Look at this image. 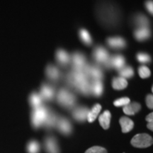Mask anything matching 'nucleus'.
Returning <instances> with one entry per match:
<instances>
[{"mask_svg":"<svg viewBox=\"0 0 153 153\" xmlns=\"http://www.w3.org/2000/svg\"><path fill=\"white\" fill-rule=\"evenodd\" d=\"M66 82L70 87L74 88L76 90L85 95H89L91 92L89 78L84 70H74L67 74Z\"/></svg>","mask_w":153,"mask_h":153,"instance_id":"1","label":"nucleus"},{"mask_svg":"<svg viewBox=\"0 0 153 153\" xmlns=\"http://www.w3.org/2000/svg\"><path fill=\"white\" fill-rule=\"evenodd\" d=\"M97 12L101 20L104 24L108 25L116 24L118 20V12L117 9L109 2H101L99 4Z\"/></svg>","mask_w":153,"mask_h":153,"instance_id":"2","label":"nucleus"},{"mask_svg":"<svg viewBox=\"0 0 153 153\" xmlns=\"http://www.w3.org/2000/svg\"><path fill=\"white\" fill-rule=\"evenodd\" d=\"M110 55L108 51L102 46L96 47L93 51V58L98 65H102L107 69H110Z\"/></svg>","mask_w":153,"mask_h":153,"instance_id":"3","label":"nucleus"},{"mask_svg":"<svg viewBox=\"0 0 153 153\" xmlns=\"http://www.w3.org/2000/svg\"><path fill=\"white\" fill-rule=\"evenodd\" d=\"M57 99L59 104L65 108H71L76 102L75 96L66 89H61L58 91Z\"/></svg>","mask_w":153,"mask_h":153,"instance_id":"4","label":"nucleus"},{"mask_svg":"<svg viewBox=\"0 0 153 153\" xmlns=\"http://www.w3.org/2000/svg\"><path fill=\"white\" fill-rule=\"evenodd\" d=\"M48 113L49 110L42 105L34 108L32 113V123L34 127L38 128L43 125Z\"/></svg>","mask_w":153,"mask_h":153,"instance_id":"5","label":"nucleus"},{"mask_svg":"<svg viewBox=\"0 0 153 153\" xmlns=\"http://www.w3.org/2000/svg\"><path fill=\"white\" fill-rule=\"evenodd\" d=\"M152 137L147 133L137 134L131 140V144L135 148H145L152 145Z\"/></svg>","mask_w":153,"mask_h":153,"instance_id":"6","label":"nucleus"},{"mask_svg":"<svg viewBox=\"0 0 153 153\" xmlns=\"http://www.w3.org/2000/svg\"><path fill=\"white\" fill-rule=\"evenodd\" d=\"M84 70L89 78H92L93 80H101L104 77L102 70L100 67L95 65L87 64L84 68Z\"/></svg>","mask_w":153,"mask_h":153,"instance_id":"7","label":"nucleus"},{"mask_svg":"<svg viewBox=\"0 0 153 153\" xmlns=\"http://www.w3.org/2000/svg\"><path fill=\"white\" fill-rule=\"evenodd\" d=\"M70 61H72V69L74 70H82L87 64L85 56L79 52L74 53L70 57Z\"/></svg>","mask_w":153,"mask_h":153,"instance_id":"8","label":"nucleus"},{"mask_svg":"<svg viewBox=\"0 0 153 153\" xmlns=\"http://www.w3.org/2000/svg\"><path fill=\"white\" fill-rule=\"evenodd\" d=\"M45 74L49 79L57 81L61 78V72L57 67L53 65H48L45 70Z\"/></svg>","mask_w":153,"mask_h":153,"instance_id":"9","label":"nucleus"},{"mask_svg":"<svg viewBox=\"0 0 153 153\" xmlns=\"http://www.w3.org/2000/svg\"><path fill=\"white\" fill-rule=\"evenodd\" d=\"M106 43L110 48L114 49H122L126 46V42L121 37H110L107 38Z\"/></svg>","mask_w":153,"mask_h":153,"instance_id":"10","label":"nucleus"},{"mask_svg":"<svg viewBox=\"0 0 153 153\" xmlns=\"http://www.w3.org/2000/svg\"><path fill=\"white\" fill-rule=\"evenodd\" d=\"M126 60L122 55H115L110 57V68L119 70L125 66Z\"/></svg>","mask_w":153,"mask_h":153,"instance_id":"11","label":"nucleus"},{"mask_svg":"<svg viewBox=\"0 0 153 153\" xmlns=\"http://www.w3.org/2000/svg\"><path fill=\"white\" fill-rule=\"evenodd\" d=\"M42 99L45 100H51L53 99L55 96V89L52 86L48 85V84H43L41 87V94Z\"/></svg>","mask_w":153,"mask_h":153,"instance_id":"12","label":"nucleus"},{"mask_svg":"<svg viewBox=\"0 0 153 153\" xmlns=\"http://www.w3.org/2000/svg\"><path fill=\"white\" fill-rule=\"evenodd\" d=\"M55 57H56L57 62L62 66H67L70 62V55L62 49L57 50Z\"/></svg>","mask_w":153,"mask_h":153,"instance_id":"13","label":"nucleus"},{"mask_svg":"<svg viewBox=\"0 0 153 153\" xmlns=\"http://www.w3.org/2000/svg\"><path fill=\"white\" fill-rule=\"evenodd\" d=\"M57 127L59 131L65 135H69L72 131V126L67 118H62L57 120Z\"/></svg>","mask_w":153,"mask_h":153,"instance_id":"14","label":"nucleus"},{"mask_svg":"<svg viewBox=\"0 0 153 153\" xmlns=\"http://www.w3.org/2000/svg\"><path fill=\"white\" fill-rule=\"evenodd\" d=\"M89 109L87 107H78L72 112V116L78 121H85L87 119Z\"/></svg>","mask_w":153,"mask_h":153,"instance_id":"15","label":"nucleus"},{"mask_svg":"<svg viewBox=\"0 0 153 153\" xmlns=\"http://www.w3.org/2000/svg\"><path fill=\"white\" fill-rule=\"evenodd\" d=\"M134 36L139 41H145L150 38V30L149 28H137L134 32Z\"/></svg>","mask_w":153,"mask_h":153,"instance_id":"16","label":"nucleus"},{"mask_svg":"<svg viewBox=\"0 0 153 153\" xmlns=\"http://www.w3.org/2000/svg\"><path fill=\"white\" fill-rule=\"evenodd\" d=\"M45 149L48 153H59V148L56 140L53 137H48L45 142Z\"/></svg>","mask_w":153,"mask_h":153,"instance_id":"17","label":"nucleus"},{"mask_svg":"<svg viewBox=\"0 0 153 153\" xmlns=\"http://www.w3.org/2000/svg\"><path fill=\"white\" fill-rule=\"evenodd\" d=\"M133 22L134 24L138 28H149L150 26L148 19L142 14L135 15L133 18Z\"/></svg>","mask_w":153,"mask_h":153,"instance_id":"18","label":"nucleus"},{"mask_svg":"<svg viewBox=\"0 0 153 153\" xmlns=\"http://www.w3.org/2000/svg\"><path fill=\"white\" fill-rule=\"evenodd\" d=\"M90 89L96 97H100L104 91V86L101 80H93L90 83Z\"/></svg>","mask_w":153,"mask_h":153,"instance_id":"19","label":"nucleus"},{"mask_svg":"<svg viewBox=\"0 0 153 153\" xmlns=\"http://www.w3.org/2000/svg\"><path fill=\"white\" fill-rule=\"evenodd\" d=\"M120 124L121 126L122 132L124 133L130 132L134 127L133 121L128 117L120 118Z\"/></svg>","mask_w":153,"mask_h":153,"instance_id":"20","label":"nucleus"},{"mask_svg":"<svg viewBox=\"0 0 153 153\" xmlns=\"http://www.w3.org/2000/svg\"><path fill=\"white\" fill-rule=\"evenodd\" d=\"M111 117V113L108 111H105L99 116V123H100L101 126H102V128L106 130L109 128Z\"/></svg>","mask_w":153,"mask_h":153,"instance_id":"21","label":"nucleus"},{"mask_svg":"<svg viewBox=\"0 0 153 153\" xmlns=\"http://www.w3.org/2000/svg\"><path fill=\"white\" fill-rule=\"evenodd\" d=\"M128 86V82L123 77H114L112 81V87L116 90H121Z\"/></svg>","mask_w":153,"mask_h":153,"instance_id":"22","label":"nucleus"},{"mask_svg":"<svg viewBox=\"0 0 153 153\" xmlns=\"http://www.w3.org/2000/svg\"><path fill=\"white\" fill-rule=\"evenodd\" d=\"M140 104H139L137 102H134L124 106L123 111L127 115H134L139 111L140 109Z\"/></svg>","mask_w":153,"mask_h":153,"instance_id":"23","label":"nucleus"},{"mask_svg":"<svg viewBox=\"0 0 153 153\" xmlns=\"http://www.w3.org/2000/svg\"><path fill=\"white\" fill-rule=\"evenodd\" d=\"M101 106L100 104H96L95 106H94V107L91 108V111H89V113H88L87 115V119L89 123H91V122L94 121L97 118V116L99 113L101 111Z\"/></svg>","mask_w":153,"mask_h":153,"instance_id":"24","label":"nucleus"},{"mask_svg":"<svg viewBox=\"0 0 153 153\" xmlns=\"http://www.w3.org/2000/svg\"><path fill=\"white\" fill-rule=\"evenodd\" d=\"M57 120H58V119H57V117L55 114L51 111H49L43 125L46 126L47 128H52L56 125Z\"/></svg>","mask_w":153,"mask_h":153,"instance_id":"25","label":"nucleus"},{"mask_svg":"<svg viewBox=\"0 0 153 153\" xmlns=\"http://www.w3.org/2000/svg\"><path fill=\"white\" fill-rule=\"evenodd\" d=\"M118 74H120V77L131 78L134 75V70L131 66H124L121 69L118 70Z\"/></svg>","mask_w":153,"mask_h":153,"instance_id":"26","label":"nucleus"},{"mask_svg":"<svg viewBox=\"0 0 153 153\" xmlns=\"http://www.w3.org/2000/svg\"><path fill=\"white\" fill-rule=\"evenodd\" d=\"M79 35L80 39L82 40V41L84 43H85L87 45H91V43H92V39H91V37L89 33V31L82 28V29H80Z\"/></svg>","mask_w":153,"mask_h":153,"instance_id":"27","label":"nucleus"},{"mask_svg":"<svg viewBox=\"0 0 153 153\" xmlns=\"http://www.w3.org/2000/svg\"><path fill=\"white\" fill-rule=\"evenodd\" d=\"M42 101H43V99H42L41 96L38 94L33 93L31 95H30V104H31V106H33L34 108L41 106Z\"/></svg>","mask_w":153,"mask_h":153,"instance_id":"28","label":"nucleus"},{"mask_svg":"<svg viewBox=\"0 0 153 153\" xmlns=\"http://www.w3.org/2000/svg\"><path fill=\"white\" fill-rule=\"evenodd\" d=\"M138 73L140 76L141 78L145 79V78H148L150 76L151 72L150 69L146 66H140L138 69Z\"/></svg>","mask_w":153,"mask_h":153,"instance_id":"29","label":"nucleus"},{"mask_svg":"<svg viewBox=\"0 0 153 153\" xmlns=\"http://www.w3.org/2000/svg\"><path fill=\"white\" fill-rule=\"evenodd\" d=\"M137 60L141 63H148L150 62L151 58L148 54L145 53H139L137 54Z\"/></svg>","mask_w":153,"mask_h":153,"instance_id":"30","label":"nucleus"},{"mask_svg":"<svg viewBox=\"0 0 153 153\" xmlns=\"http://www.w3.org/2000/svg\"><path fill=\"white\" fill-rule=\"evenodd\" d=\"M27 149L29 153H38L40 149L39 144L36 141H31L28 145Z\"/></svg>","mask_w":153,"mask_h":153,"instance_id":"31","label":"nucleus"},{"mask_svg":"<svg viewBox=\"0 0 153 153\" xmlns=\"http://www.w3.org/2000/svg\"><path fill=\"white\" fill-rule=\"evenodd\" d=\"M130 104V99L127 97H123V98L118 99L114 102V106L120 107V106H125L126 105Z\"/></svg>","mask_w":153,"mask_h":153,"instance_id":"32","label":"nucleus"},{"mask_svg":"<svg viewBox=\"0 0 153 153\" xmlns=\"http://www.w3.org/2000/svg\"><path fill=\"white\" fill-rule=\"evenodd\" d=\"M85 153H107V151L105 148L99 146L91 147L86 151Z\"/></svg>","mask_w":153,"mask_h":153,"instance_id":"33","label":"nucleus"},{"mask_svg":"<svg viewBox=\"0 0 153 153\" xmlns=\"http://www.w3.org/2000/svg\"><path fill=\"white\" fill-rule=\"evenodd\" d=\"M145 7L148 9V11L151 14H152V0H148V1H145Z\"/></svg>","mask_w":153,"mask_h":153,"instance_id":"34","label":"nucleus"},{"mask_svg":"<svg viewBox=\"0 0 153 153\" xmlns=\"http://www.w3.org/2000/svg\"><path fill=\"white\" fill-rule=\"evenodd\" d=\"M152 101H153L152 95V94L148 95V97H147V98H146V104H147V106H148V108H151V109L153 108Z\"/></svg>","mask_w":153,"mask_h":153,"instance_id":"35","label":"nucleus"},{"mask_svg":"<svg viewBox=\"0 0 153 153\" xmlns=\"http://www.w3.org/2000/svg\"><path fill=\"white\" fill-rule=\"evenodd\" d=\"M146 120L147 121H148L149 123H152V120H153V114L152 113H150V114L147 116Z\"/></svg>","mask_w":153,"mask_h":153,"instance_id":"36","label":"nucleus"},{"mask_svg":"<svg viewBox=\"0 0 153 153\" xmlns=\"http://www.w3.org/2000/svg\"><path fill=\"white\" fill-rule=\"evenodd\" d=\"M148 128L150 130V131H152V123H149L148 124Z\"/></svg>","mask_w":153,"mask_h":153,"instance_id":"37","label":"nucleus"}]
</instances>
